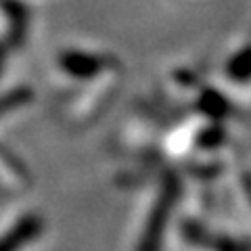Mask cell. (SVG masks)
Wrapping results in <instances>:
<instances>
[{
    "label": "cell",
    "mask_w": 251,
    "mask_h": 251,
    "mask_svg": "<svg viewBox=\"0 0 251 251\" xmlns=\"http://www.w3.org/2000/svg\"><path fill=\"white\" fill-rule=\"evenodd\" d=\"M40 218L38 216H25L19 224H15L13 228L0 239V251H17L23 247L27 241L36 239L40 232Z\"/></svg>",
    "instance_id": "1"
}]
</instances>
